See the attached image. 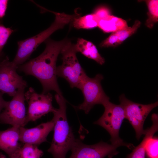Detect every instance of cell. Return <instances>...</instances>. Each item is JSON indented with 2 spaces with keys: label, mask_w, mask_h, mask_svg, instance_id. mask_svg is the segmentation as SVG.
<instances>
[{
  "label": "cell",
  "mask_w": 158,
  "mask_h": 158,
  "mask_svg": "<svg viewBox=\"0 0 158 158\" xmlns=\"http://www.w3.org/2000/svg\"><path fill=\"white\" fill-rule=\"evenodd\" d=\"M120 104L125 112V118L127 119L135 130L136 137L138 140L146 130L143 129L145 121L151 111L158 105V102L143 104L133 102L125 97L124 94L119 96Z\"/></svg>",
  "instance_id": "cell-7"
},
{
  "label": "cell",
  "mask_w": 158,
  "mask_h": 158,
  "mask_svg": "<svg viewBox=\"0 0 158 158\" xmlns=\"http://www.w3.org/2000/svg\"><path fill=\"white\" fill-rule=\"evenodd\" d=\"M4 53L0 54V63L2 60L6 57Z\"/></svg>",
  "instance_id": "cell-26"
},
{
  "label": "cell",
  "mask_w": 158,
  "mask_h": 158,
  "mask_svg": "<svg viewBox=\"0 0 158 158\" xmlns=\"http://www.w3.org/2000/svg\"><path fill=\"white\" fill-rule=\"evenodd\" d=\"M120 44L117 35L115 32H114L102 41L100 43V46L104 47H115Z\"/></svg>",
  "instance_id": "cell-22"
},
{
  "label": "cell",
  "mask_w": 158,
  "mask_h": 158,
  "mask_svg": "<svg viewBox=\"0 0 158 158\" xmlns=\"http://www.w3.org/2000/svg\"><path fill=\"white\" fill-rule=\"evenodd\" d=\"M100 20L110 15L111 12L109 9L107 7L102 6L98 7L93 13Z\"/></svg>",
  "instance_id": "cell-23"
},
{
  "label": "cell",
  "mask_w": 158,
  "mask_h": 158,
  "mask_svg": "<svg viewBox=\"0 0 158 158\" xmlns=\"http://www.w3.org/2000/svg\"><path fill=\"white\" fill-rule=\"evenodd\" d=\"M6 157L1 153H0V158H6Z\"/></svg>",
  "instance_id": "cell-28"
},
{
  "label": "cell",
  "mask_w": 158,
  "mask_h": 158,
  "mask_svg": "<svg viewBox=\"0 0 158 158\" xmlns=\"http://www.w3.org/2000/svg\"><path fill=\"white\" fill-rule=\"evenodd\" d=\"M103 79V75L99 74L93 78L87 75L85 77L78 88L82 92L84 101L78 106H75L76 109L83 110L87 114L95 105L101 104L104 106L109 101V98L105 93L101 85Z\"/></svg>",
  "instance_id": "cell-6"
},
{
  "label": "cell",
  "mask_w": 158,
  "mask_h": 158,
  "mask_svg": "<svg viewBox=\"0 0 158 158\" xmlns=\"http://www.w3.org/2000/svg\"><path fill=\"white\" fill-rule=\"evenodd\" d=\"M99 20L94 13L78 17L73 21V27L77 29H91L98 27Z\"/></svg>",
  "instance_id": "cell-16"
},
{
  "label": "cell",
  "mask_w": 158,
  "mask_h": 158,
  "mask_svg": "<svg viewBox=\"0 0 158 158\" xmlns=\"http://www.w3.org/2000/svg\"><path fill=\"white\" fill-rule=\"evenodd\" d=\"M103 106L104 111L103 114L94 123L102 127L109 133L111 136L110 141L111 144H121L132 149L134 147L133 144L124 142L119 137L120 129L125 118L123 107L120 104H116L109 101Z\"/></svg>",
  "instance_id": "cell-5"
},
{
  "label": "cell",
  "mask_w": 158,
  "mask_h": 158,
  "mask_svg": "<svg viewBox=\"0 0 158 158\" xmlns=\"http://www.w3.org/2000/svg\"><path fill=\"white\" fill-rule=\"evenodd\" d=\"M75 44L68 41L61 50L62 63L56 67L57 76L65 79L72 88H78L87 75L77 58Z\"/></svg>",
  "instance_id": "cell-4"
},
{
  "label": "cell",
  "mask_w": 158,
  "mask_h": 158,
  "mask_svg": "<svg viewBox=\"0 0 158 158\" xmlns=\"http://www.w3.org/2000/svg\"><path fill=\"white\" fill-rule=\"evenodd\" d=\"M19 154L20 158H40L43 152L37 146L24 144L21 147Z\"/></svg>",
  "instance_id": "cell-18"
},
{
  "label": "cell",
  "mask_w": 158,
  "mask_h": 158,
  "mask_svg": "<svg viewBox=\"0 0 158 158\" xmlns=\"http://www.w3.org/2000/svg\"><path fill=\"white\" fill-rule=\"evenodd\" d=\"M75 49L88 58L92 59L102 65L105 62L104 58L99 53L96 46L92 42L82 38L78 39Z\"/></svg>",
  "instance_id": "cell-14"
},
{
  "label": "cell",
  "mask_w": 158,
  "mask_h": 158,
  "mask_svg": "<svg viewBox=\"0 0 158 158\" xmlns=\"http://www.w3.org/2000/svg\"><path fill=\"white\" fill-rule=\"evenodd\" d=\"M15 31L10 28L6 27L0 22V54L4 53L3 49L9 37Z\"/></svg>",
  "instance_id": "cell-21"
},
{
  "label": "cell",
  "mask_w": 158,
  "mask_h": 158,
  "mask_svg": "<svg viewBox=\"0 0 158 158\" xmlns=\"http://www.w3.org/2000/svg\"><path fill=\"white\" fill-rule=\"evenodd\" d=\"M121 146V144H110L102 141L87 145L76 139L70 150L71 154L69 158H104L106 156L111 158L119 153L116 149Z\"/></svg>",
  "instance_id": "cell-9"
},
{
  "label": "cell",
  "mask_w": 158,
  "mask_h": 158,
  "mask_svg": "<svg viewBox=\"0 0 158 158\" xmlns=\"http://www.w3.org/2000/svg\"><path fill=\"white\" fill-rule=\"evenodd\" d=\"M25 89L18 90L11 100L7 101L4 110L0 114V123L19 127H24L27 124Z\"/></svg>",
  "instance_id": "cell-8"
},
{
  "label": "cell",
  "mask_w": 158,
  "mask_h": 158,
  "mask_svg": "<svg viewBox=\"0 0 158 158\" xmlns=\"http://www.w3.org/2000/svg\"><path fill=\"white\" fill-rule=\"evenodd\" d=\"M54 127V123L51 120L31 128L20 127L19 129V141L24 144L38 146L47 141V136L53 130Z\"/></svg>",
  "instance_id": "cell-12"
},
{
  "label": "cell",
  "mask_w": 158,
  "mask_h": 158,
  "mask_svg": "<svg viewBox=\"0 0 158 158\" xmlns=\"http://www.w3.org/2000/svg\"><path fill=\"white\" fill-rule=\"evenodd\" d=\"M3 94L0 92V114L2 109L5 107L7 101H6L3 97Z\"/></svg>",
  "instance_id": "cell-25"
},
{
  "label": "cell",
  "mask_w": 158,
  "mask_h": 158,
  "mask_svg": "<svg viewBox=\"0 0 158 158\" xmlns=\"http://www.w3.org/2000/svg\"><path fill=\"white\" fill-rule=\"evenodd\" d=\"M68 41L64 39L55 41L48 39L45 41L46 47L42 53L18 66L19 71L32 75L40 81L43 87V93L53 90L59 95L63 96L57 82L56 63L59 54Z\"/></svg>",
  "instance_id": "cell-1"
},
{
  "label": "cell",
  "mask_w": 158,
  "mask_h": 158,
  "mask_svg": "<svg viewBox=\"0 0 158 158\" xmlns=\"http://www.w3.org/2000/svg\"><path fill=\"white\" fill-rule=\"evenodd\" d=\"M20 128L12 126L0 131V149L9 157L18 154L21 147L18 142Z\"/></svg>",
  "instance_id": "cell-13"
},
{
  "label": "cell",
  "mask_w": 158,
  "mask_h": 158,
  "mask_svg": "<svg viewBox=\"0 0 158 158\" xmlns=\"http://www.w3.org/2000/svg\"><path fill=\"white\" fill-rule=\"evenodd\" d=\"M98 27L107 33L114 32L129 27L126 20L111 15L99 20Z\"/></svg>",
  "instance_id": "cell-15"
},
{
  "label": "cell",
  "mask_w": 158,
  "mask_h": 158,
  "mask_svg": "<svg viewBox=\"0 0 158 158\" xmlns=\"http://www.w3.org/2000/svg\"><path fill=\"white\" fill-rule=\"evenodd\" d=\"M51 12L55 14V19L48 28L35 36L18 42L17 53L12 61L14 65L17 66L22 65L29 58L38 46L48 39L52 34L63 28L65 25L80 16L77 13L69 15L64 13Z\"/></svg>",
  "instance_id": "cell-3"
},
{
  "label": "cell",
  "mask_w": 158,
  "mask_h": 158,
  "mask_svg": "<svg viewBox=\"0 0 158 158\" xmlns=\"http://www.w3.org/2000/svg\"><path fill=\"white\" fill-rule=\"evenodd\" d=\"M8 2V0H0V22L1 23L6 15Z\"/></svg>",
  "instance_id": "cell-24"
},
{
  "label": "cell",
  "mask_w": 158,
  "mask_h": 158,
  "mask_svg": "<svg viewBox=\"0 0 158 158\" xmlns=\"http://www.w3.org/2000/svg\"><path fill=\"white\" fill-rule=\"evenodd\" d=\"M18 66L7 56L0 63V92L13 97L19 89L27 86V82L16 72Z\"/></svg>",
  "instance_id": "cell-11"
},
{
  "label": "cell",
  "mask_w": 158,
  "mask_h": 158,
  "mask_svg": "<svg viewBox=\"0 0 158 158\" xmlns=\"http://www.w3.org/2000/svg\"><path fill=\"white\" fill-rule=\"evenodd\" d=\"M6 158H7L6 157ZM8 158H20L19 153L13 155L11 157H9Z\"/></svg>",
  "instance_id": "cell-27"
},
{
  "label": "cell",
  "mask_w": 158,
  "mask_h": 158,
  "mask_svg": "<svg viewBox=\"0 0 158 158\" xmlns=\"http://www.w3.org/2000/svg\"><path fill=\"white\" fill-rule=\"evenodd\" d=\"M55 98L59 107L53 112L54 135L47 151L53 158H66L67 152L71 150L76 139L67 119L66 100L63 96L57 94Z\"/></svg>",
  "instance_id": "cell-2"
},
{
  "label": "cell",
  "mask_w": 158,
  "mask_h": 158,
  "mask_svg": "<svg viewBox=\"0 0 158 158\" xmlns=\"http://www.w3.org/2000/svg\"><path fill=\"white\" fill-rule=\"evenodd\" d=\"M24 97L28 104L27 123L35 121L49 112L53 113L56 109L52 105V96L49 92L38 94L32 87H30L25 93Z\"/></svg>",
  "instance_id": "cell-10"
},
{
  "label": "cell",
  "mask_w": 158,
  "mask_h": 158,
  "mask_svg": "<svg viewBox=\"0 0 158 158\" xmlns=\"http://www.w3.org/2000/svg\"><path fill=\"white\" fill-rule=\"evenodd\" d=\"M145 152L149 158H158V138H152L149 139L145 145Z\"/></svg>",
  "instance_id": "cell-20"
},
{
  "label": "cell",
  "mask_w": 158,
  "mask_h": 158,
  "mask_svg": "<svg viewBox=\"0 0 158 158\" xmlns=\"http://www.w3.org/2000/svg\"><path fill=\"white\" fill-rule=\"evenodd\" d=\"M148 7V18L145 25L149 28H152L158 21V1L147 0L145 1Z\"/></svg>",
  "instance_id": "cell-17"
},
{
  "label": "cell",
  "mask_w": 158,
  "mask_h": 158,
  "mask_svg": "<svg viewBox=\"0 0 158 158\" xmlns=\"http://www.w3.org/2000/svg\"><path fill=\"white\" fill-rule=\"evenodd\" d=\"M141 24L140 21L136 20L131 27H129L128 28L115 32L118 37L120 44L128 38L135 33L140 27Z\"/></svg>",
  "instance_id": "cell-19"
}]
</instances>
